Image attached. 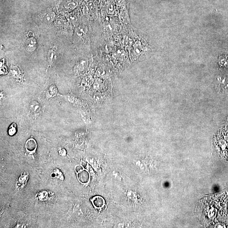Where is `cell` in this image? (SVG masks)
Instances as JSON below:
<instances>
[{
	"mask_svg": "<svg viewBox=\"0 0 228 228\" xmlns=\"http://www.w3.org/2000/svg\"><path fill=\"white\" fill-rule=\"evenodd\" d=\"M56 17V14L52 11H49L45 13L43 16V21L46 24L52 23Z\"/></svg>",
	"mask_w": 228,
	"mask_h": 228,
	"instance_id": "cell-5",
	"label": "cell"
},
{
	"mask_svg": "<svg viewBox=\"0 0 228 228\" xmlns=\"http://www.w3.org/2000/svg\"><path fill=\"white\" fill-rule=\"evenodd\" d=\"M66 99L71 103L73 104H78L79 103V100L73 95L70 94L66 96Z\"/></svg>",
	"mask_w": 228,
	"mask_h": 228,
	"instance_id": "cell-11",
	"label": "cell"
},
{
	"mask_svg": "<svg viewBox=\"0 0 228 228\" xmlns=\"http://www.w3.org/2000/svg\"><path fill=\"white\" fill-rule=\"evenodd\" d=\"M59 95L56 87L55 85H51L47 92V97L48 99H51Z\"/></svg>",
	"mask_w": 228,
	"mask_h": 228,
	"instance_id": "cell-7",
	"label": "cell"
},
{
	"mask_svg": "<svg viewBox=\"0 0 228 228\" xmlns=\"http://www.w3.org/2000/svg\"><path fill=\"white\" fill-rule=\"evenodd\" d=\"M88 31V28L86 26L81 25L78 27L76 30V34L79 36H83Z\"/></svg>",
	"mask_w": 228,
	"mask_h": 228,
	"instance_id": "cell-8",
	"label": "cell"
},
{
	"mask_svg": "<svg viewBox=\"0 0 228 228\" xmlns=\"http://www.w3.org/2000/svg\"><path fill=\"white\" fill-rule=\"evenodd\" d=\"M77 21V17L74 15H71L69 16V21L72 23H74Z\"/></svg>",
	"mask_w": 228,
	"mask_h": 228,
	"instance_id": "cell-21",
	"label": "cell"
},
{
	"mask_svg": "<svg viewBox=\"0 0 228 228\" xmlns=\"http://www.w3.org/2000/svg\"><path fill=\"white\" fill-rule=\"evenodd\" d=\"M11 71L12 75L14 76V77H17V76H19L20 73L19 69L16 67L12 68V69H11Z\"/></svg>",
	"mask_w": 228,
	"mask_h": 228,
	"instance_id": "cell-15",
	"label": "cell"
},
{
	"mask_svg": "<svg viewBox=\"0 0 228 228\" xmlns=\"http://www.w3.org/2000/svg\"><path fill=\"white\" fill-rule=\"evenodd\" d=\"M41 106L37 101H34L30 104V110L32 114L35 115H38L41 113Z\"/></svg>",
	"mask_w": 228,
	"mask_h": 228,
	"instance_id": "cell-3",
	"label": "cell"
},
{
	"mask_svg": "<svg viewBox=\"0 0 228 228\" xmlns=\"http://www.w3.org/2000/svg\"><path fill=\"white\" fill-rule=\"evenodd\" d=\"M105 27L106 28L107 31H112L113 30V27L112 26V25L111 24L106 23L105 24Z\"/></svg>",
	"mask_w": 228,
	"mask_h": 228,
	"instance_id": "cell-18",
	"label": "cell"
},
{
	"mask_svg": "<svg viewBox=\"0 0 228 228\" xmlns=\"http://www.w3.org/2000/svg\"><path fill=\"white\" fill-rule=\"evenodd\" d=\"M106 11L109 14H114L115 11V7L114 4L112 3H109L106 7Z\"/></svg>",
	"mask_w": 228,
	"mask_h": 228,
	"instance_id": "cell-14",
	"label": "cell"
},
{
	"mask_svg": "<svg viewBox=\"0 0 228 228\" xmlns=\"http://www.w3.org/2000/svg\"><path fill=\"white\" fill-rule=\"evenodd\" d=\"M105 74V71H104L103 69L100 68L97 70L96 71V74L99 76H102L104 75Z\"/></svg>",
	"mask_w": 228,
	"mask_h": 228,
	"instance_id": "cell-19",
	"label": "cell"
},
{
	"mask_svg": "<svg viewBox=\"0 0 228 228\" xmlns=\"http://www.w3.org/2000/svg\"><path fill=\"white\" fill-rule=\"evenodd\" d=\"M99 85H100V84L98 83V82H95L93 84L94 88L95 89L97 90L99 88Z\"/></svg>",
	"mask_w": 228,
	"mask_h": 228,
	"instance_id": "cell-23",
	"label": "cell"
},
{
	"mask_svg": "<svg viewBox=\"0 0 228 228\" xmlns=\"http://www.w3.org/2000/svg\"><path fill=\"white\" fill-rule=\"evenodd\" d=\"M82 166H83L84 168H86V166H87V164L86 163L84 162H82Z\"/></svg>",
	"mask_w": 228,
	"mask_h": 228,
	"instance_id": "cell-26",
	"label": "cell"
},
{
	"mask_svg": "<svg viewBox=\"0 0 228 228\" xmlns=\"http://www.w3.org/2000/svg\"><path fill=\"white\" fill-rule=\"evenodd\" d=\"M91 11V10L88 7V5H84L83 7V9H82V14L84 15H88L90 13Z\"/></svg>",
	"mask_w": 228,
	"mask_h": 228,
	"instance_id": "cell-16",
	"label": "cell"
},
{
	"mask_svg": "<svg viewBox=\"0 0 228 228\" xmlns=\"http://www.w3.org/2000/svg\"><path fill=\"white\" fill-rule=\"evenodd\" d=\"M78 2L76 1H72L68 3H67L65 4L64 5V7L66 9L73 10V9L76 8L78 6Z\"/></svg>",
	"mask_w": 228,
	"mask_h": 228,
	"instance_id": "cell-10",
	"label": "cell"
},
{
	"mask_svg": "<svg viewBox=\"0 0 228 228\" xmlns=\"http://www.w3.org/2000/svg\"><path fill=\"white\" fill-rule=\"evenodd\" d=\"M82 170H83V168H82V166H76V168H75V171L77 173H79V172H80Z\"/></svg>",
	"mask_w": 228,
	"mask_h": 228,
	"instance_id": "cell-22",
	"label": "cell"
},
{
	"mask_svg": "<svg viewBox=\"0 0 228 228\" xmlns=\"http://www.w3.org/2000/svg\"><path fill=\"white\" fill-rule=\"evenodd\" d=\"M36 40L34 38L30 37L25 42V49L29 52H33L36 49Z\"/></svg>",
	"mask_w": 228,
	"mask_h": 228,
	"instance_id": "cell-2",
	"label": "cell"
},
{
	"mask_svg": "<svg viewBox=\"0 0 228 228\" xmlns=\"http://www.w3.org/2000/svg\"><path fill=\"white\" fill-rule=\"evenodd\" d=\"M37 148L36 141L33 139H30L25 143V148L27 150L30 152L35 151Z\"/></svg>",
	"mask_w": 228,
	"mask_h": 228,
	"instance_id": "cell-4",
	"label": "cell"
},
{
	"mask_svg": "<svg viewBox=\"0 0 228 228\" xmlns=\"http://www.w3.org/2000/svg\"><path fill=\"white\" fill-rule=\"evenodd\" d=\"M135 52V54L137 55H140L141 51V45L140 42H137L134 45Z\"/></svg>",
	"mask_w": 228,
	"mask_h": 228,
	"instance_id": "cell-12",
	"label": "cell"
},
{
	"mask_svg": "<svg viewBox=\"0 0 228 228\" xmlns=\"http://www.w3.org/2000/svg\"><path fill=\"white\" fill-rule=\"evenodd\" d=\"M62 22H63V21H61L60 20H58L56 21V24L58 26H59L60 25H62Z\"/></svg>",
	"mask_w": 228,
	"mask_h": 228,
	"instance_id": "cell-25",
	"label": "cell"
},
{
	"mask_svg": "<svg viewBox=\"0 0 228 228\" xmlns=\"http://www.w3.org/2000/svg\"><path fill=\"white\" fill-rule=\"evenodd\" d=\"M54 53L52 50H50L49 51L48 54V58L49 61L51 62L53 60V57H54Z\"/></svg>",
	"mask_w": 228,
	"mask_h": 228,
	"instance_id": "cell-17",
	"label": "cell"
},
{
	"mask_svg": "<svg viewBox=\"0 0 228 228\" xmlns=\"http://www.w3.org/2000/svg\"><path fill=\"white\" fill-rule=\"evenodd\" d=\"M17 131V126L16 124L13 123L10 125L8 129V134L10 136H13Z\"/></svg>",
	"mask_w": 228,
	"mask_h": 228,
	"instance_id": "cell-9",
	"label": "cell"
},
{
	"mask_svg": "<svg viewBox=\"0 0 228 228\" xmlns=\"http://www.w3.org/2000/svg\"><path fill=\"white\" fill-rule=\"evenodd\" d=\"M92 202L93 205L97 208H101L104 205V200L101 196H96L93 197Z\"/></svg>",
	"mask_w": 228,
	"mask_h": 228,
	"instance_id": "cell-6",
	"label": "cell"
},
{
	"mask_svg": "<svg viewBox=\"0 0 228 228\" xmlns=\"http://www.w3.org/2000/svg\"><path fill=\"white\" fill-rule=\"evenodd\" d=\"M78 178L79 181L82 183H87L90 180V174L86 170H82L78 173Z\"/></svg>",
	"mask_w": 228,
	"mask_h": 228,
	"instance_id": "cell-1",
	"label": "cell"
},
{
	"mask_svg": "<svg viewBox=\"0 0 228 228\" xmlns=\"http://www.w3.org/2000/svg\"><path fill=\"white\" fill-rule=\"evenodd\" d=\"M115 2L117 5H120L122 4L123 0H115Z\"/></svg>",
	"mask_w": 228,
	"mask_h": 228,
	"instance_id": "cell-24",
	"label": "cell"
},
{
	"mask_svg": "<svg viewBox=\"0 0 228 228\" xmlns=\"http://www.w3.org/2000/svg\"><path fill=\"white\" fill-rule=\"evenodd\" d=\"M88 62L86 60H82L79 62L78 64V69L80 71H83L88 66Z\"/></svg>",
	"mask_w": 228,
	"mask_h": 228,
	"instance_id": "cell-13",
	"label": "cell"
},
{
	"mask_svg": "<svg viewBox=\"0 0 228 228\" xmlns=\"http://www.w3.org/2000/svg\"><path fill=\"white\" fill-rule=\"evenodd\" d=\"M87 5H88V6L89 7V8L91 9V10H93L94 8V3L92 1H90L88 2V4H87Z\"/></svg>",
	"mask_w": 228,
	"mask_h": 228,
	"instance_id": "cell-20",
	"label": "cell"
}]
</instances>
